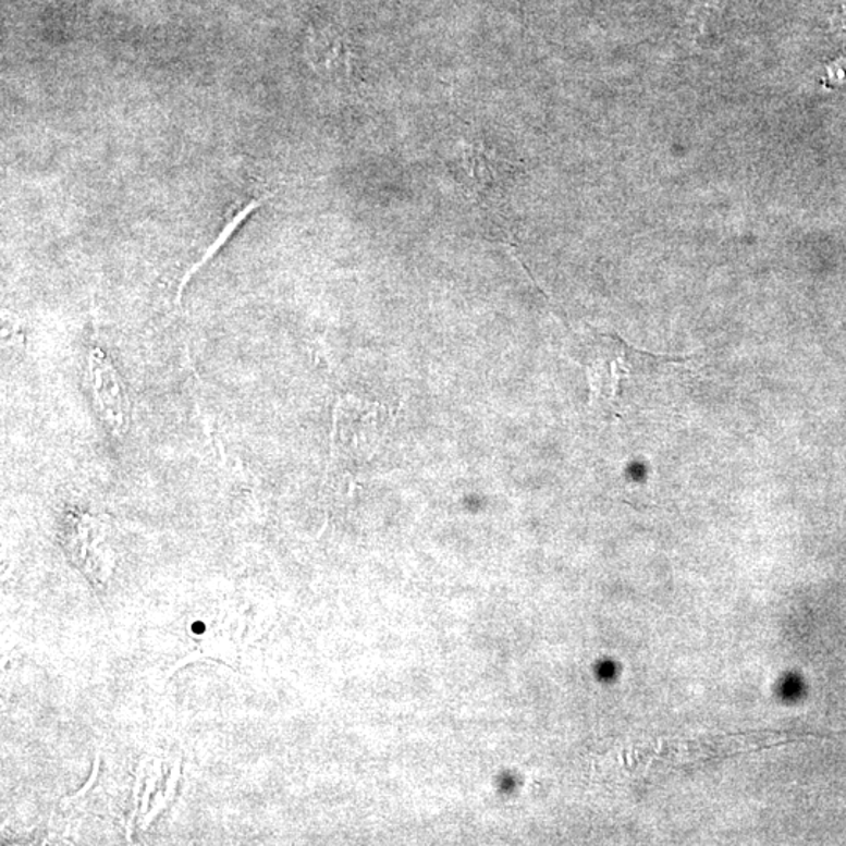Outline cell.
Wrapping results in <instances>:
<instances>
[{
  "label": "cell",
  "mask_w": 846,
  "mask_h": 846,
  "mask_svg": "<svg viewBox=\"0 0 846 846\" xmlns=\"http://www.w3.org/2000/svg\"><path fill=\"white\" fill-rule=\"evenodd\" d=\"M605 346L596 355L590 366L587 367L588 381H590L591 408L617 417L621 414V395L623 383L630 377L632 369L628 364L632 350L626 342L616 335H605Z\"/></svg>",
  "instance_id": "6da1fadb"
},
{
  "label": "cell",
  "mask_w": 846,
  "mask_h": 846,
  "mask_svg": "<svg viewBox=\"0 0 846 846\" xmlns=\"http://www.w3.org/2000/svg\"><path fill=\"white\" fill-rule=\"evenodd\" d=\"M88 384L96 409L107 430L115 437H121L128 425L126 391L115 367L99 348H91L88 355Z\"/></svg>",
  "instance_id": "7a4b0ae2"
},
{
  "label": "cell",
  "mask_w": 846,
  "mask_h": 846,
  "mask_svg": "<svg viewBox=\"0 0 846 846\" xmlns=\"http://www.w3.org/2000/svg\"><path fill=\"white\" fill-rule=\"evenodd\" d=\"M462 176L466 181L467 188L475 196H487L485 193L491 191L498 184V171L495 162L488 156L487 149L481 146L467 143L464 145L462 162Z\"/></svg>",
  "instance_id": "3957f363"
}]
</instances>
